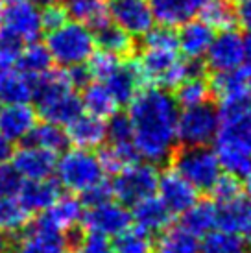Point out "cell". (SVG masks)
<instances>
[{
	"instance_id": "obj_1",
	"label": "cell",
	"mask_w": 251,
	"mask_h": 253,
	"mask_svg": "<svg viewBox=\"0 0 251 253\" xmlns=\"http://www.w3.org/2000/svg\"><path fill=\"white\" fill-rule=\"evenodd\" d=\"M179 106L174 94L159 87H142L129 102L131 142L139 157L152 165L170 159L177 146Z\"/></svg>"
},
{
	"instance_id": "obj_2",
	"label": "cell",
	"mask_w": 251,
	"mask_h": 253,
	"mask_svg": "<svg viewBox=\"0 0 251 253\" xmlns=\"http://www.w3.org/2000/svg\"><path fill=\"white\" fill-rule=\"evenodd\" d=\"M144 48L135 59L137 71L144 87H159L174 91L192 76H202L200 61L179 56L177 32L172 26H154L142 36Z\"/></svg>"
},
{
	"instance_id": "obj_3",
	"label": "cell",
	"mask_w": 251,
	"mask_h": 253,
	"mask_svg": "<svg viewBox=\"0 0 251 253\" xmlns=\"http://www.w3.org/2000/svg\"><path fill=\"white\" fill-rule=\"evenodd\" d=\"M34 100L37 102L35 113L46 122L67 126L78 115L84 113L82 98L65 76V71H46L34 78Z\"/></svg>"
},
{
	"instance_id": "obj_4",
	"label": "cell",
	"mask_w": 251,
	"mask_h": 253,
	"mask_svg": "<svg viewBox=\"0 0 251 253\" xmlns=\"http://www.w3.org/2000/svg\"><path fill=\"white\" fill-rule=\"evenodd\" d=\"M46 48L52 56V61L67 69L72 65L87 63L89 57L94 54L96 42L92 30L76 21H67L63 26L48 32Z\"/></svg>"
},
{
	"instance_id": "obj_5",
	"label": "cell",
	"mask_w": 251,
	"mask_h": 253,
	"mask_svg": "<svg viewBox=\"0 0 251 253\" xmlns=\"http://www.w3.org/2000/svg\"><path fill=\"white\" fill-rule=\"evenodd\" d=\"M54 172L59 187L67 189L72 194H82L94 183L104 179V170L98 163L96 154L82 148L67 150L57 159Z\"/></svg>"
},
{
	"instance_id": "obj_6",
	"label": "cell",
	"mask_w": 251,
	"mask_h": 253,
	"mask_svg": "<svg viewBox=\"0 0 251 253\" xmlns=\"http://www.w3.org/2000/svg\"><path fill=\"white\" fill-rule=\"evenodd\" d=\"M174 170L196 190H207L222 174L214 150L209 146H183L174 157Z\"/></svg>"
},
{
	"instance_id": "obj_7",
	"label": "cell",
	"mask_w": 251,
	"mask_h": 253,
	"mask_svg": "<svg viewBox=\"0 0 251 253\" xmlns=\"http://www.w3.org/2000/svg\"><path fill=\"white\" fill-rule=\"evenodd\" d=\"M159 170L148 161H135L115 174L111 181L113 196L124 205H135L137 202L157 192Z\"/></svg>"
},
{
	"instance_id": "obj_8",
	"label": "cell",
	"mask_w": 251,
	"mask_h": 253,
	"mask_svg": "<svg viewBox=\"0 0 251 253\" xmlns=\"http://www.w3.org/2000/svg\"><path fill=\"white\" fill-rule=\"evenodd\" d=\"M220 127L218 111L207 104L185 107L177 117V142L183 146H209Z\"/></svg>"
},
{
	"instance_id": "obj_9",
	"label": "cell",
	"mask_w": 251,
	"mask_h": 253,
	"mask_svg": "<svg viewBox=\"0 0 251 253\" xmlns=\"http://www.w3.org/2000/svg\"><path fill=\"white\" fill-rule=\"evenodd\" d=\"M85 231L98 233L104 237H117L127 227H131V212L127 211V207L120 202H105V204L89 207L84 211L82 216Z\"/></svg>"
},
{
	"instance_id": "obj_10",
	"label": "cell",
	"mask_w": 251,
	"mask_h": 253,
	"mask_svg": "<svg viewBox=\"0 0 251 253\" xmlns=\"http://www.w3.org/2000/svg\"><path fill=\"white\" fill-rule=\"evenodd\" d=\"M0 24L24 42L35 41L42 32L41 11L32 0H4Z\"/></svg>"
},
{
	"instance_id": "obj_11",
	"label": "cell",
	"mask_w": 251,
	"mask_h": 253,
	"mask_svg": "<svg viewBox=\"0 0 251 253\" xmlns=\"http://www.w3.org/2000/svg\"><path fill=\"white\" fill-rule=\"evenodd\" d=\"M205 61L212 72H229L244 67V36L235 28L218 32L205 54Z\"/></svg>"
},
{
	"instance_id": "obj_12",
	"label": "cell",
	"mask_w": 251,
	"mask_h": 253,
	"mask_svg": "<svg viewBox=\"0 0 251 253\" xmlns=\"http://www.w3.org/2000/svg\"><path fill=\"white\" fill-rule=\"evenodd\" d=\"M13 246L7 253H63L67 248L65 233L50 227L41 216L35 222H30L28 227L21 231Z\"/></svg>"
},
{
	"instance_id": "obj_13",
	"label": "cell",
	"mask_w": 251,
	"mask_h": 253,
	"mask_svg": "<svg viewBox=\"0 0 251 253\" xmlns=\"http://www.w3.org/2000/svg\"><path fill=\"white\" fill-rule=\"evenodd\" d=\"M111 22L126 30L129 36H144L154 28V11L150 0H107Z\"/></svg>"
},
{
	"instance_id": "obj_14",
	"label": "cell",
	"mask_w": 251,
	"mask_h": 253,
	"mask_svg": "<svg viewBox=\"0 0 251 253\" xmlns=\"http://www.w3.org/2000/svg\"><path fill=\"white\" fill-rule=\"evenodd\" d=\"M157 192H159L161 202L167 205L172 214H183L188 207H192L198 202V194H200V190H196L174 169H168L159 174Z\"/></svg>"
},
{
	"instance_id": "obj_15",
	"label": "cell",
	"mask_w": 251,
	"mask_h": 253,
	"mask_svg": "<svg viewBox=\"0 0 251 253\" xmlns=\"http://www.w3.org/2000/svg\"><path fill=\"white\" fill-rule=\"evenodd\" d=\"M57 154L44 148L24 144L11 154V165L22 179H46L54 174Z\"/></svg>"
},
{
	"instance_id": "obj_16",
	"label": "cell",
	"mask_w": 251,
	"mask_h": 253,
	"mask_svg": "<svg viewBox=\"0 0 251 253\" xmlns=\"http://www.w3.org/2000/svg\"><path fill=\"white\" fill-rule=\"evenodd\" d=\"M65 133H67L69 144L92 152L96 148H102L104 142L107 141V124L105 120L82 113L70 124H67Z\"/></svg>"
},
{
	"instance_id": "obj_17",
	"label": "cell",
	"mask_w": 251,
	"mask_h": 253,
	"mask_svg": "<svg viewBox=\"0 0 251 253\" xmlns=\"http://www.w3.org/2000/svg\"><path fill=\"white\" fill-rule=\"evenodd\" d=\"M212 39H214V32L200 19H190L183 22L177 30V48L183 57L190 61L203 59Z\"/></svg>"
},
{
	"instance_id": "obj_18",
	"label": "cell",
	"mask_w": 251,
	"mask_h": 253,
	"mask_svg": "<svg viewBox=\"0 0 251 253\" xmlns=\"http://www.w3.org/2000/svg\"><path fill=\"white\" fill-rule=\"evenodd\" d=\"M37 124V113L30 104H11L0 109V137L6 141H24Z\"/></svg>"
},
{
	"instance_id": "obj_19",
	"label": "cell",
	"mask_w": 251,
	"mask_h": 253,
	"mask_svg": "<svg viewBox=\"0 0 251 253\" xmlns=\"http://www.w3.org/2000/svg\"><path fill=\"white\" fill-rule=\"evenodd\" d=\"M131 222H135V227H139L146 233H161L172 224L174 214L170 212L167 205L161 202L159 196H148L144 200L131 205Z\"/></svg>"
},
{
	"instance_id": "obj_20",
	"label": "cell",
	"mask_w": 251,
	"mask_h": 253,
	"mask_svg": "<svg viewBox=\"0 0 251 253\" xmlns=\"http://www.w3.org/2000/svg\"><path fill=\"white\" fill-rule=\"evenodd\" d=\"M61 196V187L56 179H28L22 181L19 190V202L30 212H44Z\"/></svg>"
},
{
	"instance_id": "obj_21",
	"label": "cell",
	"mask_w": 251,
	"mask_h": 253,
	"mask_svg": "<svg viewBox=\"0 0 251 253\" xmlns=\"http://www.w3.org/2000/svg\"><path fill=\"white\" fill-rule=\"evenodd\" d=\"M102 84L109 89V92L113 94V98L117 100L119 106L129 104L133 96L144 87L139 71H137L135 59L120 61V65L115 69V72L107 80H104Z\"/></svg>"
},
{
	"instance_id": "obj_22",
	"label": "cell",
	"mask_w": 251,
	"mask_h": 253,
	"mask_svg": "<svg viewBox=\"0 0 251 253\" xmlns=\"http://www.w3.org/2000/svg\"><path fill=\"white\" fill-rule=\"evenodd\" d=\"M84 211V204L76 194H65V196L57 198L56 202L42 212L41 218L50 227L67 233L82 222Z\"/></svg>"
},
{
	"instance_id": "obj_23",
	"label": "cell",
	"mask_w": 251,
	"mask_h": 253,
	"mask_svg": "<svg viewBox=\"0 0 251 253\" xmlns=\"http://www.w3.org/2000/svg\"><path fill=\"white\" fill-rule=\"evenodd\" d=\"M209 87L210 94H214L220 104L242 98L251 92V74L246 67L229 72H214Z\"/></svg>"
},
{
	"instance_id": "obj_24",
	"label": "cell",
	"mask_w": 251,
	"mask_h": 253,
	"mask_svg": "<svg viewBox=\"0 0 251 253\" xmlns=\"http://www.w3.org/2000/svg\"><path fill=\"white\" fill-rule=\"evenodd\" d=\"M205 0H150L155 21L165 26H181L194 19Z\"/></svg>"
},
{
	"instance_id": "obj_25",
	"label": "cell",
	"mask_w": 251,
	"mask_h": 253,
	"mask_svg": "<svg viewBox=\"0 0 251 253\" xmlns=\"http://www.w3.org/2000/svg\"><path fill=\"white\" fill-rule=\"evenodd\" d=\"M34 100V78L22 74L21 71L2 69L0 71V102L11 104H28Z\"/></svg>"
},
{
	"instance_id": "obj_26",
	"label": "cell",
	"mask_w": 251,
	"mask_h": 253,
	"mask_svg": "<svg viewBox=\"0 0 251 253\" xmlns=\"http://www.w3.org/2000/svg\"><path fill=\"white\" fill-rule=\"evenodd\" d=\"M82 98V107L87 115H92L96 119L109 120L113 115L119 113V104L113 98L109 89L105 87L102 82H91L89 85L84 87V94Z\"/></svg>"
},
{
	"instance_id": "obj_27",
	"label": "cell",
	"mask_w": 251,
	"mask_h": 253,
	"mask_svg": "<svg viewBox=\"0 0 251 253\" xmlns=\"http://www.w3.org/2000/svg\"><path fill=\"white\" fill-rule=\"evenodd\" d=\"M67 13L89 30H98L111 22L107 0H67Z\"/></svg>"
},
{
	"instance_id": "obj_28",
	"label": "cell",
	"mask_w": 251,
	"mask_h": 253,
	"mask_svg": "<svg viewBox=\"0 0 251 253\" xmlns=\"http://www.w3.org/2000/svg\"><path fill=\"white\" fill-rule=\"evenodd\" d=\"M198 17L212 32L233 30L237 26V6L233 0H205Z\"/></svg>"
},
{
	"instance_id": "obj_29",
	"label": "cell",
	"mask_w": 251,
	"mask_h": 253,
	"mask_svg": "<svg viewBox=\"0 0 251 253\" xmlns=\"http://www.w3.org/2000/svg\"><path fill=\"white\" fill-rule=\"evenodd\" d=\"M157 253H200V237L190 233L183 224L163 229L155 244Z\"/></svg>"
},
{
	"instance_id": "obj_30",
	"label": "cell",
	"mask_w": 251,
	"mask_h": 253,
	"mask_svg": "<svg viewBox=\"0 0 251 253\" xmlns=\"http://www.w3.org/2000/svg\"><path fill=\"white\" fill-rule=\"evenodd\" d=\"M183 225L196 237H203L218 225V205L214 202H196L183 212Z\"/></svg>"
},
{
	"instance_id": "obj_31",
	"label": "cell",
	"mask_w": 251,
	"mask_h": 253,
	"mask_svg": "<svg viewBox=\"0 0 251 253\" xmlns=\"http://www.w3.org/2000/svg\"><path fill=\"white\" fill-rule=\"evenodd\" d=\"M94 34V42L98 46L109 54H115L119 57L129 56L135 48V39L129 36L126 30L117 26L115 22H107L105 26L92 32Z\"/></svg>"
},
{
	"instance_id": "obj_32",
	"label": "cell",
	"mask_w": 251,
	"mask_h": 253,
	"mask_svg": "<svg viewBox=\"0 0 251 253\" xmlns=\"http://www.w3.org/2000/svg\"><path fill=\"white\" fill-rule=\"evenodd\" d=\"M52 56H50L46 44L41 42H28L26 46H22L21 54L17 57V65L22 74L30 78H37L52 69Z\"/></svg>"
},
{
	"instance_id": "obj_33",
	"label": "cell",
	"mask_w": 251,
	"mask_h": 253,
	"mask_svg": "<svg viewBox=\"0 0 251 253\" xmlns=\"http://www.w3.org/2000/svg\"><path fill=\"white\" fill-rule=\"evenodd\" d=\"M96 157L104 174H113V176L119 174L127 165L139 161V154L133 146V142H126V144H113L111 142L109 146L100 148Z\"/></svg>"
},
{
	"instance_id": "obj_34",
	"label": "cell",
	"mask_w": 251,
	"mask_h": 253,
	"mask_svg": "<svg viewBox=\"0 0 251 253\" xmlns=\"http://www.w3.org/2000/svg\"><path fill=\"white\" fill-rule=\"evenodd\" d=\"M26 139H30V144L44 148V150L54 152V154L65 152L69 146V139H67L65 129L59 124L46 122V120H42L41 124H35Z\"/></svg>"
},
{
	"instance_id": "obj_35",
	"label": "cell",
	"mask_w": 251,
	"mask_h": 253,
	"mask_svg": "<svg viewBox=\"0 0 251 253\" xmlns=\"http://www.w3.org/2000/svg\"><path fill=\"white\" fill-rule=\"evenodd\" d=\"M32 212L24 209V205L15 196L0 198V231L2 233H21L30 224Z\"/></svg>"
},
{
	"instance_id": "obj_36",
	"label": "cell",
	"mask_w": 251,
	"mask_h": 253,
	"mask_svg": "<svg viewBox=\"0 0 251 253\" xmlns=\"http://www.w3.org/2000/svg\"><path fill=\"white\" fill-rule=\"evenodd\" d=\"M246 240L242 235L225 229H212L203 235L200 250L203 253H244Z\"/></svg>"
},
{
	"instance_id": "obj_37",
	"label": "cell",
	"mask_w": 251,
	"mask_h": 253,
	"mask_svg": "<svg viewBox=\"0 0 251 253\" xmlns=\"http://www.w3.org/2000/svg\"><path fill=\"white\" fill-rule=\"evenodd\" d=\"M175 94V104L179 107H194V106H202V104H207L210 96V87L209 82L203 80V76H192L185 80L179 87L174 89Z\"/></svg>"
},
{
	"instance_id": "obj_38",
	"label": "cell",
	"mask_w": 251,
	"mask_h": 253,
	"mask_svg": "<svg viewBox=\"0 0 251 253\" xmlns=\"http://www.w3.org/2000/svg\"><path fill=\"white\" fill-rule=\"evenodd\" d=\"M218 205V225L216 229H225V231L242 233L244 220L248 214V205L250 200L238 198L229 204H216Z\"/></svg>"
},
{
	"instance_id": "obj_39",
	"label": "cell",
	"mask_w": 251,
	"mask_h": 253,
	"mask_svg": "<svg viewBox=\"0 0 251 253\" xmlns=\"http://www.w3.org/2000/svg\"><path fill=\"white\" fill-rule=\"evenodd\" d=\"M115 253H152L154 242L152 235L139 227H127L126 231L115 237L113 242Z\"/></svg>"
},
{
	"instance_id": "obj_40",
	"label": "cell",
	"mask_w": 251,
	"mask_h": 253,
	"mask_svg": "<svg viewBox=\"0 0 251 253\" xmlns=\"http://www.w3.org/2000/svg\"><path fill=\"white\" fill-rule=\"evenodd\" d=\"M210 196L214 200V204H229L235 202L238 198H242V183L240 177L222 172L218 179L214 181V185L209 189Z\"/></svg>"
},
{
	"instance_id": "obj_41",
	"label": "cell",
	"mask_w": 251,
	"mask_h": 253,
	"mask_svg": "<svg viewBox=\"0 0 251 253\" xmlns=\"http://www.w3.org/2000/svg\"><path fill=\"white\" fill-rule=\"evenodd\" d=\"M122 57L115 56V54H109L105 50H100V52H94L89 61H87V67H89V72H91L92 80L96 82H104L111 76L115 69L120 65Z\"/></svg>"
},
{
	"instance_id": "obj_42",
	"label": "cell",
	"mask_w": 251,
	"mask_h": 253,
	"mask_svg": "<svg viewBox=\"0 0 251 253\" xmlns=\"http://www.w3.org/2000/svg\"><path fill=\"white\" fill-rule=\"evenodd\" d=\"M22 46H24V41L21 37H17L6 28H0V71L9 69L17 63Z\"/></svg>"
},
{
	"instance_id": "obj_43",
	"label": "cell",
	"mask_w": 251,
	"mask_h": 253,
	"mask_svg": "<svg viewBox=\"0 0 251 253\" xmlns=\"http://www.w3.org/2000/svg\"><path fill=\"white\" fill-rule=\"evenodd\" d=\"M107 124V139L113 144H126V142H131L133 137V127L131 122L127 119V115H113Z\"/></svg>"
},
{
	"instance_id": "obj_44",
	"label": "cell",
	"mask_w": 251,
	"mask_h": 253,
	"mask_svg": "<svg viewBox=\"0 0 251 253\" xmlns=\"http://www.w3.org/2000/svg\"><path fill=\"white\" fill-rule=\"evenodd\" d=\"M113 198H115L113 196V187L109 181H105V177L80 194L84 207H94V205L105 204V202H111Z\"/></svg>"
},
{
	"instance_id": "obj_45",
	"label": "cell",
	"mask_w": 251,
	"mask_h": 253,
	"mask_svg": "<svg viewBox=\"0 0 251 253\" xmlns=\"http://www.w3.org/2000/svg\"><path fill=\"white\" fill-rule=\"evenodd\" d=\"M67 21H69L67 7L59 4V2H52V4H48V6H44L41 9V28L46 30V32L59 28Z\"/></svg>"
},
{
	"instance_id": "obj_46",
	"label": "cell",
	"mask_w": 251,
	"mask_h": 253,
	"mask_svg": "<svg viewBox=\"0 0 251 253\" xmlns=\"http://www.w3.org/2000/svg\"><path fill=\"white\" fill-rule=\"evenodd\" d=\"M21 185H22V177L13 169V165H7L6 163V165L0 167V198L19 194Z\"/></svg>"
},
{
	"instance_id": "obj_47",
	"label": "cell",
	"mask_w": 251,
	"mask_h": 253,
	"mask_svg": "<svg viewBox=\"0 0 251 253\" xmlns=\"http://www.w3.org/2000/svg\"><path fill=\"white\" fill-rule=\"evenodd\" d=\"M82 252L84 253H115L113 242L109 237L98 233H85L82 239Z\"/></svg>"
},
{
	"instance_id": "obj_48",
	"label": "cell",
	"mask_w": 251,
	"mask_h": 253,
	"mask_svg": "<svg viewBox=\"0 0 251 253\" xmlns=\"http://www.w3.org/2000/svg\"><path fill=\"white\" fill-rule=\"evenodd\" d=\"M65 76H67L70 87H72L74 91H76V89H84L85 85H89L92 82V76H91V72H89L87 63L67 67V69H65Z\"/></svg>"
},
{
	"instance_id": "obj_49",
	"label": "cell",
	"mask_w": 251,
	"mask_h": 253,
	"mask_svg": "<svg viewBox=\"0 0 251 253\" xmlns=\"http://www.w3.org/2000/svg\"><path fill=\"white\" fill-rule=\"evenodd\" d=\"M237 24L248 34H251V0L240 2L237 7Z\"/></svg>"
},
{
	"instance_id": "obj_50",
	"label": "cell",
	"mask_w": 251,
	"mask_h": 253,
	"mask_svg": "<svg viewBox=\"0 0 251 253\" xmlns=\"http://www.w3.org/2000/svg\"><path fill=\"white\" fill-rule=\"evenodd\" d=\"M11 154H13L11 142L6 141L4 137H0V167H2V165H6V163L11 159Z\"/></svg>"
},
{
	"instance_id": "obj_51",
	"label": "cell",
	"mask_w": 251,
	"mask_h": 253,
	"mask_svg": "<svg viewBox=\"0 0 251 253\" xmlns=\"http://www.w3.org/2000/svg\"><path fill=\"white\" fill-rule=\"evenodd\" d=\"M244 240L251 242V200H250V205H248V214H246V220H244V227H242V233H240Z\"/></svg>"
},
{
	"instance_id": "obj_52",
	"label": "cell",
	"mask_w": 251,
	"mask_h": 253,
	"mask_svg": "<svg viewBox=\"0 0 251 253\" xmlns=\"http://www.w3.org/2000/svg\"><path fill=\"white\" fill-rule=\"evenodd\" d=\"M244 67L251 74V34L244 37Z\"/></svg>"
},
{
	"instance_id": "obj_53",
	"label": "cell",
	"mask_w": 251,
	"mask_h": 253,
	"mask_svg": "<svg viewBox=\"0 0 251 253\" xmlns=\"http://www.w3.org/2000/svg\"><path fill=\"white\" fill-rule=\"evenodd\" d=\"M9 240H7V237H6V233H2L0 231V253H7L9 252Z\"/></svg>"
},
{
	"instance_id": "obj_54",
	"label": "cell",
	"mask_w": 251,
	"mask_h": 253,
	"mask_svg": "<svg viewBox=\"0 0 251 253\" xmlns=\"http://www.w3.org/2000/svg\"><path fill=\"white\" fill-rule=\"evenodd\" d=\"M244 189H246V192L250 194V200H251V169H250V172L244 176Z\"/></svg>"
},
{
	"instance_id": "obj_55",
	"label": "cell",
	"mask_w": 251,
	"mask_h": 253,
	"mask_svg": "<svg viewBox=\"0 0 251 253\" xmlns=\"http://www.w3.org/2000/svg\"><path fill=\"white\" fill-rule=\"evenodd\" d=\"M35 6H41V7H44V6H48V4H52V2H56V0H32Z\"/></svg>"
},
{
	"instance_id": "obj_56",
	"label": "cell",
	"mask_w": 251,
	"mask_h": 253,
	"mask_svg": "<svg viewBox=\"0 0 251 253\" xmlns=\"http://www.w3.org/2000/svg\"><path fill=\"white\" fill-rule=\"evenodd\" d=\"M63 253H84L82 250H69V252H63Z\"/></svg>"
},
{
	"instance_id": "obj_57",
	"label": "cell",
	"mask_w": 251,
	"mask_h": 253,
	"mask_svg": "<svg viewBox=\"0 0 251 253\" xmlns=\"http://www.w3.org/2000/svg\"><path fill=\"white\" fill-rule=\"evenodd\" d=\"M0 22H2V2H0Z\"/></svg>"
},
{
	"instance_id": "obj_58",
	"label": "cell",
	"mask_w": 251,
	"mask_h": 253,
	"mask_svg": "<svg viewBox=\"0 0 251 253\" xmlns=\"http://www.w3.org/2000/svg\"><path fill=\"white\" fill-rule=\"evenodd\" d=\"M233 2H238V4H240V2H246V0H233Z\"/></svg>"
},
{
	"instance_id": "obj_59",
	"label": "cell",
	"mask_w": 251,
	"mask_h": 253,
	"mask_svg": "<svg viewBox=\"0 0 251 253\" xmlns=\"http://www.w3.org/2000/svg\"><path fill=\"white\" fill-rule=\"evenodd\" d=\"M0 109H2V102H0Z\"/></svg>"
}]
</instances>
